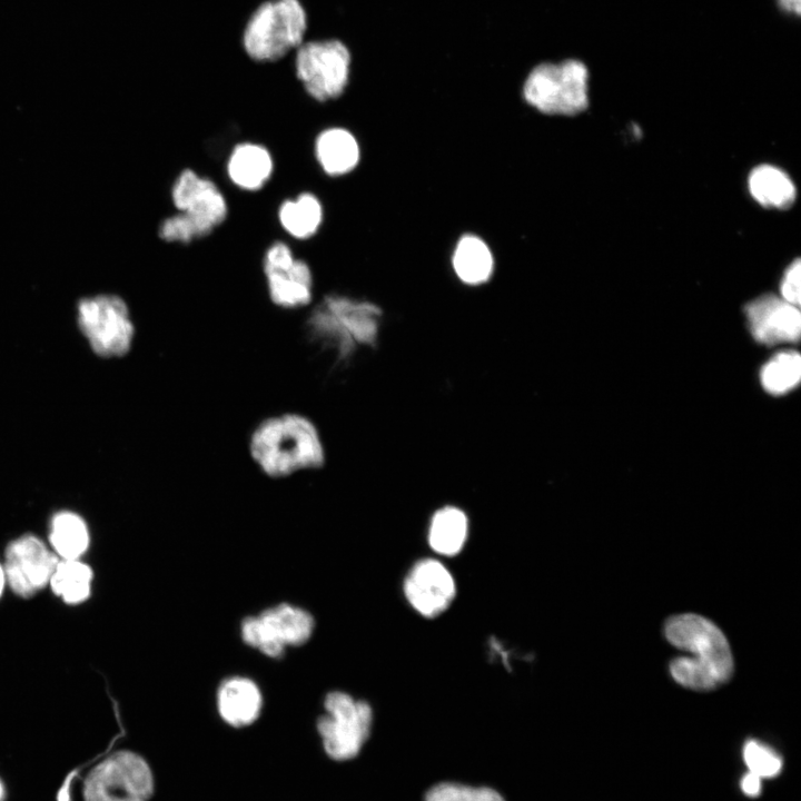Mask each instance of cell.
<instances>
[{
    "instance_id": "6da1fadb",
    "label": "cell",
    "mask_w": 801,
    "mask_h": 801,
    "mask_svg": "<svg viewBox=\"0 0 801 801\" xmlns=\"http://www.w3.org/2000/svg\"><path fill=\"white\" fill-rule=\"evenodd\" d=\"M250 461L266 477L283 479L317 471L326 451L315 422L303 413L283 412L260 419L247 441Z\"/></svg>"
},
{
    "instance_id": "7a4b0ae2",
    "label": "cell",
    "mask_w": 801,
    "mask_h": 801,
    "mask_svg": "<svg viewBox=\"0 0 801 801\" xmlns=\"http://www.w3.org/2000/svg\"><path fill=\"white\" fill-rule=\"evenodd\" d=\"M383 309L364 297L330 291L308 308L304 332L310 345L347 362L359 347L375 344Z\"/></svg>"
},
{
    "instance_id": "3957f363",
    "label": "cell",
    "mask_w": 801,
    "mask_h": 801,
    "mask_svg": "<svg viewBox=\"0 0 801 801\" xmlns=\"http://www.w3.org/2000/svg\"><path fill=\"white\" fill-rule=\"evenodd\" d=\"M306 28L307 16L299 0L266 1L245 27V52L257 62L277 61L303 43Z\"/></svg>"
},
{
    "instance_id": "277c9868",
    "label": "cell",
    "mask_w": 801,
    "mask_h": 801,
    "mask_svg": "<svg viewBox=\"0 0 801 801\" xmlns=\"http://www.w3.org/2000/svg\"><path fill=\"white\" fill-rule=\"evenodd\" d=\"M525 103L546 117H574L589 106L587 71L582 63L544 65L522 85Z\"/></svg>"
},
{
    "instance_id": "5b68a950",
    "label": "cell",
    "mask_w": 801,
    "mask_h": 801,
    "mask_svg": "<svg viewBox=\"0 0 801 801\" xmlns=\"http://www.w3.org/2000/svg\"><path fill=\"white\" fill-rule=\"evenodd\" d=\"M77 322L92 350L101 357H121L132 347L135 324L128 303L118 294L81 297Z\"/></svg>"
},
{
    "instance_id": "8992f818",
    "label": "cell",
    "mask_w": 801,
    "mask_h": 801,
    "mask_svg": "<svg viewBox=\"0 0 801 801\" xmlns=\"http://www.w3.org/2000/svg\"><path fill=\"white\" fill-rule=\"evenodd\" d=\"M261 274L267 297L276 308L299 310L315 301L314 270L285 239L267 245L261 256Z\"/></svg>"
},
{
    "instance_id": "52a82bcc",
    "label": "cell",
    "mask_w": 801,
    "mask_h": 801,
    "mask_svg": "<svg viewBox=\"0 0 801 801\" xmlns=\"http://www.w3.org/2000/svg\"><path fill=\"white\" fill-rule=\"evenodd\" d=\"M325 714L317 720V731L326 754L335 761L358 755L373 726V709L343 691H332L324 700Z\"/></svg>"
},
{
    "instance_id": "ba28073f",
    "label": "cell",
    "mask_w": 801,
    "mask_h": 801,
    "mask_svg": "<svg viewBox=\"0 0 801 801\" xmlns=\"http://www.w3.org/2000/svg\"><path fill=\"white\" fill-rule=\"evenodd\" d=\"M295 75L313 101H337L349 85V53L338 41L303 42L296 49Z\"/></svg>"
},
{
    "instance_id": "9c48e42d",
    "label": "cell",
    "mask_w": 801,
    "mask_h": 801,
    "mask_svg": "<svg viewBox=\"0 0 801 801\" xmlns=\"http://www.w3.org/2000/svg\"><path fill=\"white\" fill-rule=\"evenodd\" d=\"M154 793V777L139 754L117 751L88 773L83 783L85 801H148Z\"/></svg>"
},
{
    "instance_id": "30bf717a",
    "label": "cell",
    "mask_w": 801,
    "mask_h": 801,
    "mask_svg": "<svg viewBox=\"0 0 801 801\" xmlns=\"http://www.w3.org/2000/svg\"><path fill=\"white\" fill-rule=\"evenodd\" d=\"M169 198L175 211L190 224L198 240L214 234L229 216V202L220 186L190 167L176 175Z\"/></svg>"
},
{
    "instance_id": "8fae6325",
    "label": "cell",
    "mask_w": 801,
    "mask_h": 801,
    "mask_svg": "<svg viewBox=\"0 0 801 801\" xmlns=\"http://www.w3.org/2000/svg\"><path fill=\"white\" fill-rule=\"evenodd\" d=\"M315 621L306 610L281 603L266 609L257 616L241 622L243 640L269 657H280L287 646L306 643L314 631Z\"/></svg>"
},
{
    "instance_id": "7c38bea8",
    "label": "cell",
    "mask_w": 801,
    "mask_h": 801,
    "mask_svg": "<svg viewBox=\"0 0 801 801\" xmlns=\"http://www.w3.org/2000/svg\"><path fill=\"white\" fill-rule=\"evenodd\" d=\"M664 635L673 646L688 651L706 664L721 683L733 673V657L723 632L710 620L698 614H680L670 617Z\"/></svg>"
},
{
    "instance_id": "4fadbf2b",
    "label": "cell",
    "mask_w": 801,
    "mask_h": 801,
    "mask_svg": "<svg viewBox=\"0 0 801 801\" xmlns=\"http://www.w3.org/2000/svg\"><path fill=\"white\" fill-rule=\"evenodd\" d=\"M403 593L419 615L433 619L451 606L456 595V583L442 562L427 557L418 560L408 570Z\"/></svg>"
},
{
    "instance_id": "5bb4252c",
    "label": "cell",
    "mask_w": 801,
    "mask_h": 801,
    "mask_svg": "<svg viewBox=\"0 0 801 801\" xmlns=\"http://www.w3.org/2000/svg\"><path fill=\"white\" fill-rule=\"evenodd\" d=\"M57 564V556L39 538L27 535L8 546L3 572L17 594L30 596L50 581Z\"/></svg>"
},
{
    "instance_id": "9a60e30c",
    "label": "cell",
    "mask_w": 801,
    "mask_h": 801,
    "mask_svg": "<svg viewBox=\"0 0 801 801\" xmlns=\"http://www.w3.org/2000/svg\"><path fill=\"white\" fill-rule=\"evenodd\" d=\"M744 314L751 335L763 345L797 343L800 338V309L781 297L762 295L745 305Z\"/></svg>"
},
{
    "instance_id": "2e32d148",
    "label": "cell",
    "mask_w": 801,
    "mask_h": 801,
    "mask_svg": "<svg viewBox=\"0 0 801 801\" xmlns=\"http://www.w3.org/2000/svg\"><path fill=\"white\" fill-rule=\"evenodd\" d=\"M312 151L317 168L329 180L350 175L357 169L362 157L356 135L337 123H327L316 132Z\"/></svg>"
},
{
    "instance_id": "e0dca14e",
    "label": "cell",
    "mask_w": 801,
    "mask_h": 801,
    "mask_svg": "<svg viewBox=\"0 0 801 801\" xmlns=\"http://www.w3.org/2000/svg\"><path fill=\"white\" fill-rule=\"evenodd\" d=\"M276 162L270 149L258 141L234 145L225 161V174L231 186L244 192H257L274 176Z\"/></svg>"
},
{
    "instance_id": "ac0fdd59",
    "label": "cell",
    "mask_w": 801,
    "mask_h": 801,
    "mask_svg": "<svg viewBox=\"0 0 801 801\" xmlns=\"http://www.w3.org/2000/svg\"><path fill=\"white\" fill-rule=\"evenodd\" d=\"M276 219L290 239L307 241L322 231L327 219V208L318 194L301 190L278 204Z\"/></svg>"
},
{
    "instance_id": "d6986e66",
    "label": "cell",
    "mask_w": 801,
    "mask_h": 801,
    "mask_svg": "<svg viewBox=\"0 0 801 801\" xmlns=\"http://www.w3.org/2000/svg\"><path fill=\"white\" fill-rule=\"evenodd\" d=\"M263 696L258 685L245 676L225 680L217 691V709L221 719L234 728L254 723L261 711Z\"/></svg>"
},
{
    "instance_id": "ffe728a7",
    "label": "cell",
    "mask_w": 801,
    "mask_h": 801,
    "mask_svg": "<svg viewBox=\"0 0 801 801\" xmlns=\"http://www.w3.org/2000/svg\"><path fill=\"white\" fill-rule=\"evenodd\" d=\"M451 266L456 278L465 286L486 284L494 271V256L490 246L478 236H461L451 255Z\"/></svg>"
},
{
    "instance_id": "44dd1931",
    "label": "cell",
    "mask_w": 801,
    "mask_h": 801,
    "mask_svg": "<svg viewBox=\"0 0 801 801\" xmlns=\"http://www.w3.org/2000/svg\"><path fill=\"white\" fill-rule=\"evenodd\" d=\"M749 190L760 205L787 209L794 202L797 191L791 178L772 165H760L749 175Z\"/></svg>"
},
{
    "instance_id": "7402d4cb",
    "label": "cell",
    "mask_w": 801,
    "mask_h": 801,
    "mask_svg": "<svg viewBox=\"0 0 801 801\" xmlns=\"http://www.w3.org/2000/svg\"><path fill=\"white\" fill-rule=\"evenodd\" d=\"M468 535V520L465 513L454 506L438 510L432 517L428 528L431 548L443 556L458 554Z\"/></svg>"
},
{
    "instance_id": "603a6c76",
    "label": "cell",
    "mask_w": 801,
    "mask_h": 801,
    "mask_svg": "<svg viewBox=\"0 0 801 801\" xmlns=\"http://www.w3.org/2000/svg\"><path fill=\"white\" fill-rule=\"evenodd\" d=\"M801 357L792 349L774 354L761 368L762 387L772 395H783L799 385Z\"/></svg>"
},
{
    "instance_id": "cb8c5ba5",
    "label": "cell",
    "mask_w": 801,
    "mask_h": 801,
    "mask_svg": "<svg viewBox=\"0 0 801 801\" xmlns=\"http://www.w3.org/2000/svg\"><path fill=\"white\" fill-rule=\"evenodd\" d=\"M50 542L65 560H77L89 542L83 520L71 512H60L52 518Z\"/></svg>"
},
{
    "instance_id": "d4e9b609",
    "label": "cell",
    "mask_w": 801,
    "mask_h": 801,
    "mask_svg": "<svg viewBox=\"0 0 801 801\" xmlns=\"http://www.w3.org/2000/svg\"><path fill=\"white\" fill-rule=\"evenodd\" d=\"M91 577V570L86 564L65 560L58 562L49 582L53 592L67 603H79L90 593Z\"/></svg>"
},
{
    "instance_id": "484cf974",
    "label": "cell",
    "mask_w": 801,
    "mask_h": 801,
    "mask_svg": "<svg viewBox=\"0 0 801 801\" xmlns=\"http://www.w3.org/2000/svg\"><path fill=\"white\" fill-rule=\"evenodd\" d=\"M669 670L675 682L692 690L709 691L722 684L712 669L693 656L673 659Z\"/></svg>"
},
{
    "instance_id": "4316f807",
    "label": "cell",
    "mask_w": 801,
    "mask_h": 801,
    "mask_svg": "<svg viewBox=\"0 0 801 801\" xmlns=\"http://www.w3.org/2000/svg\"><path fill=\"white\" fill-rule=\"evenodd\" d=\"M742 758L749 772L761 779H771L780 774L783 761L770 745L759 740H748L742 749Z\"/></svg>"
},
{
    "instance_id": "83f0119b",
    "label": "cell",
    "mask_w": 801,
    "mask_h": 801,
    "mask_svg": "<svg viewBox=\"0 0 801 801\" xmlns=\"http://www.w3.org/2000/svg\"><path fill=\"white\" fill-rule=\"evenodd\" d=\"M425 801H505V799L500 792L488 787L441 782L426 792Z\"/></svg>"
},
{
    "instance_id": "f1b7e54d",
    "label": "cell",
    "mask_w": 801,
    "mask_h": 801,
    "mask_svg": "<svg viewBox=\"0 0 801 801\" xmlns=\"http://www.w3.org/2000/svg\"><path fill=\"white\" fill-rule=\"evenodd\" d=\"M801 264L800 259L797 258L785 269L781 284L780 294L781 298L794 306H800L801 290H800V277H801Z\"/></svg>"
},
{
    "instance_id": "f546056e",
    "label": "cell",
    "mask_w": 801,
    "mask_h": 801,
    "mask_svg": "<svg viewBox=\"0 0 801 801\" xmlns=\"http://www.w3.org/2000/svg\"><path fill=\"white\" fill-rule=\"evenodd\" d=\"M742 792L750 798H755L761 793L762 779L752 772H746L740 781Z\"/></svg>"
},
{
    "instance_id": "4dcf8cb0",
    "label": "cell",
    "mask_w": 801,
    "mask_h": 801,
    "mask_svg": "<svg viewBox=\"0 0 801 801\" xmlns=\"http://www.w3.org/2000/svg\"><path fill=\"white\" fill-rule=\"evenodd\" d=\"M4 578H6L4 572H3L2 567L0 566V594L3 590Z\"/></svg>"
},
{
    "instance_id": "1f68e13d",
    "label": "cell",
    "mask_w": 801,
    "mask_h": 801,
    "mask_svg": "<svg viewBox=\"0 0 801 801\" xmlns=\"http://www.w3.org/2000/svg\"><path fill=\"white\" fill-rule=\"evenodd\" d=\"M4 799H6V788L2 783V781L0 780V801H4Z\"/></svg>"
}]
</instances>
